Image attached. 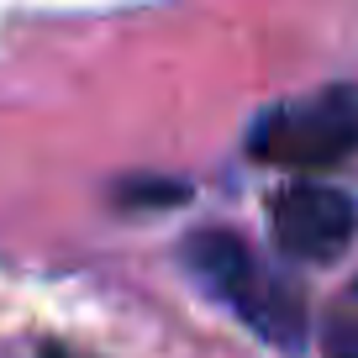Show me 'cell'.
I'll list each match as a JSON object with an SVG mask.
<instances>
[{"label": "cell", "instance_id": "cell-6", "mask_svg": "<svg viewBox=\"0 0 358 358\" xmlns=\"http://www.w3.org/2000/svg\"><path fill=\"white\" fill-rule=\"evenodd\" d=\"M43 358H74V353H64V348H43Z\"/></svg>", "mask_w": 358, "mask_h": 358}, {"label": "cell", "instance_id": "cell-3", "mask_svg": "<svg viewBox=\"0 0 358 358\" xmlns=\"http://www.w3.org/2000/svg\"><path fill=\"white\" fill-rule=\"evenodd\" d=\"M268 227L280 253L301 264H332L358 237V201L337 185H290L268 201Z\"/></svg>", "mask_w": 358, "mask_h": 358}, {"label": "cell", "instance_id": "cell-4", "mask_svg": "<svg viewBox=\"0 0 358 358\" xmlns=\"http://www.w3.org/2000/svg\"><path fill=\"white\" fill-rule=\"evenodd\" d=\"M322 348L327 358H358V280L332 301V311L322 322Z\"/></svg>", "mask_w": 358, "mask_h": 358}, {"label": "cell", "instance_id": "cell-5", "mask_svg": "<svg viewBox=\"0 0 358 358\" xmlns=\"http://www.w3.org/2000/svg\"><path fill=\"white\" fill-rule=\"evenodd\" d=\"M137 195H148L143 206H179L190 190H185V185H122V201H127V206H132Z\"/></svg>", "mask_w": 358, "mask_h": 358}, {"label": "cell", "instance_id": "cell-1", "mask_svg": "<svg viewBox=\"0 0 358 358\" xmlns=\"http://www.w3.org/2000/svg\"><path fill=\"white\" fill-rule=\"evenodd\" d=\"M185 264L190 274L216 295L222 306H232L264 343H274L280 353H301L306 348V306L290 285L232 232H195L185 243Z\"/></svg>", "mask_w": 358, "mask_h": 358}, {"label": "cell", "instance_id": "cell-2", "mask_svg": "<svg viewBox=\"0 0 358 358\" xmlns=\"http://www.w3.org/2000/svg\"><path fill=\"white\" fill-rule=\"evenodd\" d=\"M358 148V90L332 85L301 101L268 106L248 132V153L285 169H327Z\"/></svg>", "mask_w": 358, "mask_h": 358}]
</instances>
